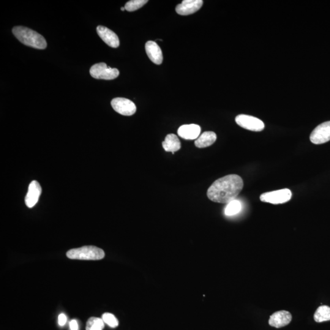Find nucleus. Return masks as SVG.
Here are the masks:
<instances>
[{
    "instance_id": "7",
    "label": "nucleus",
    "mask_w": 330,
    "mask_h": 330,
    "mask_svg": "<svg viewBox=\"0 0 330 330\" xmlns=\"http://www.w3.org/2000/svg\"><path fill=\"white\" fill-rule=\"evenodd\" d=\"M114 111L123 116H132L136 111V106L134 103L125 98L117 97L111 102Z\"/></svg>"
},
{
    "instance_id": "5",
    "label": "nucleus",
    "mask_w": 330,
    "mask_h": 330,
    "mask_svg": "<svg viewBox=\"0 0 330 330\" xmlns=\"http://www.w3.org/2000/svg\"><path fill=\"white\" fill-rule=\"evenodd\" d=\"M292 192L290 190L286 189L274 192L264 193L260 196V200L264 203L272 204H280L287 203L291 200Z\"/></svg>"
},
{
    "instance_id": "20",
    "label": "nucleus",
    "mask_w": 330,
    "mask_h": 330,
    "mask_svg": "<svg viewBox=\"0 0 330 330\" xmlns=\"http://www.w3.org/2000/svg\"><path fill=\"white\" fill-rule=\"evenodd\" d=\"M148 2V0H131L125 4L124 7L127 11L133 12L140 9Z\"/></svg>"
},
{
    "instance_id": "4",
    "label": "nucleus",
    "mask_w": 330,
    "mask_h": 330,
    "mask_svg": "<svg viewBox=\"0 0 330 330\" xmlns=\"http://www.w3.org/2000/svg\"><path fill=\"white\" fill-rule=\"evenodd\" d=\"M90 74L95 79L111 80L118 77L119 71L116 68L107 66L104 62L95 64L90 69Z\"/></svg>"
},
{
    "instance_id": "23",
    "label": "nucleus",
    "mask_w": 330,
    "mask_h": 330,
    "mask_svg": "<svg viewBox=\"0 0 330 330\" xmlns=\"http://www.w3.org/2000/svg\"><path fill=\"white\" fill-rule=\"evenodd\" d=\"M70 328L71 330H78V326L77 321L72 320L70 321Z\"/></svg>"
},
{
    "instance_id": "24",
    "label": "nucleus",
    "mask_w": 330,
    "mask_h": 330,
    "mask_svg": "<svg viewBox=\"0 0 330 330\" xmlns=\"http://www.w3.org/2000/svg\"><path fill=\"white\" fill-rule=\"evenodd\" d=\"M121 10H122V11H124V10H125V7H122L121 8Z\"/></svg>"
},
{
    "instance_id": "11",
    "label": "nucleus",
    "mask_w": 330,
    "mask_h": 330,
    "mask_svg": "<svg viewBox=\"0 0 330 330\" xmlns=\"http://www.w3.org/2000/svg\"><path fill=\"white\" fill-rule=\"evenodd\" d=\"M42 193V188L36 181L31 182L25 197V204L29 208H32L37 204Z\"/></svg>"
},
{
    "instance_id": "13",
    "label": "nucleus",
    "mask_w": 330,
    "mask_h": 330,
    "mask_svg": "<svg viewBox=\"0 0 330 330\" xmlns=\"http://www.w3.org/2000/svg\"><path fill=\"white\" fill-rule=\"evenodd\" d=\"M201 127L196 124L183 125L179 128L177 133L180 137L185 140H196L200 135Z\"/></svg>"
},
{
    "instance_id": "19",
    "label": "nucleus",
    "mask_w": 330,
    "mask_h": 330,
    "mask_svg": "<svg viewBox=\"0 0 330 330\" xmlns=\"http://www.w3.org/2000/svg\"><path fill=\"white\" fill-rule=\"evenodd\" d=\"M241 203L239 201L234 200L230 202L226 207L225 214L227 216H233V215L238 214L241 211Z\"/></svg>"
},
{
    "instance_id": "8",
    "label": "nucleus",
    "mask_w": 330,
    "mask_h": 330,
    "mask_svg": "<svg viewBox=\"0 0 330 330\" xmlns=\"http://www.w3.org/2000/svg\"><path fill=\"white\" fill-rule=\"evenodd\" d=\"M310 140L315 144H324L330 141V121L319 125L311 134Z\"/></svg>"
},
{
    "instance_id": "21",
    "label": "nucleus",
    "mask_w": 330,
    "mask_h": 330,
    "mask_svg": "<svg viewBox=\"0 0 330 330\" xmlns=\"http://www.w3.org/2000/svg\"><path fill=\"white\" fill-rule=\"evenodd\" d=\"M102 320L104 322V323L107 324L111 328H115L119 325L118 319L111 313H106L103 314L102 315Z\"/></svg>"
},
{
    "instance_id": "17",
    "label": "nucleus",
    "mask_w": 330,
    "mask_h": 330,
    "mask_svg": "<svg viewBox=\"0 0 330 330\" xmlns=\"http://www.w3.org/2000/svg\"><path fill=\"white\" fill-rule=\"evenodd\" d=\"M314 319L318 323L330 321V308L326 305L319 307L314 315Z\"/></svg>"
},
{
    "instance_id": "9",
    "label": "nucleus",
    "mask_w": 330,
    "mask_h": 330,
    "mask_svg": "<svg viewBox=\"0 0 330 330\" xmlns=\"http://www.w3.org/2000/svg\"><path fill=\"white\" fill-rule=\"evenodd\" d=\"M203 4V0H184L182 3L177 5L176 11L181 15L192 14L200 10Z\"/></svg>"
},
{
    "instance_id": "2",
    "label": "nucleus",
    "mask_w": 330,
    "mask_h": 330,
    "mask_svg": "<svg viewBox=\"0 0 330 330\" xmlns=\"http://www.w3.org/2000/svg\"><path fill=\"white\" fill-rule=\"evenodd\" d=\"M13 35L24 45L37 49H45L47 43L45 38L36 31L24 26H15L12 29Z\"/></svg>"
},
{
    "instance_id": "6",
    "label": "nucleus",
    "mask_w": 330,
    "mask_h": 330,
    "mask_svg": "<svg viewBox=\"0 0 330 330\" xmlns=\"http://www.w3.org/2000/svg\"><path fill=\"white\" fill-rule=\"evenodd\" d=\"M236 122L239 126L253 132H261L265 128L261 119L246 114H239L236 118Z\"/></svg>"
},
{
    "instance_id": "10",
    "label": "nucleus",
    "mask_w": 330,
    "mask_h": 330,
    "mask_svg": "<svg viewBox=\"0 0 330 330\" xmlns=\"http://www.w3.org/2000/svg\"><path fill=\"white\" fill-rule=\"evenodd\" d=\"M97 32L101 39L108 46L112 48H118L120 44L118 35L110 29L103 26H98Z\"/></svg>"
},
{
    "instance_id": "18",
    "label": "nucleus",
    "mask_w": 330,
    "mask_h": 330,
    "mask_svg": "<svg viewBox=\"0 0 330 330\" xmlns=\"http://www.w3.org/2000/svg\"><path fill=\"white\" fill-rule=\"evenodd\" d=\"M104 322L102 319L92 317L87 322L86 330H102L104 328Z\"/></svg>"
},
{
    "instance_id": "1",
    "label": "nucleus",
    "mask_w": 330,
    "mask_h": 330,
    "mask_svg": "<svg viewBox=\"0 0 330 330\" xmlns=\"http://www.w3.org/2000/svg\"><path fill=\"white\" fill-rule=\"evenodd\" d=\"M244 187V181L237 174H230L215 181L207 190V197L215 203L229 204L236 200Z\"/></svg>"
},
{
    "instance_id": "14",
    "label": "nucleus",
    "mask_w": 330,
    "mask_h": 330,
    "mask_svg": "<svg viewBox=\"0 0 330 330\" xmlns=\"http://www.w3.org/2000/svg\"><path fill=\"white\" fill-rule=\"evenodd\" d=\"M145 48L146 53L151 61L157 65L162 63L163 54L159 45L154 41L149 40L146 43Z\"/></svg>"
},
{
    "instance_id": "22",
    "label": "nucleus",
    "mask_w": 330,
    "mask_h": 330,
    "mask_svg": "<svg viewBox=\"0 0 330 330\" xmlns=\"http://www.w3.org/2000/svg\"><path fill=\"white\" fill-rule=\"evenodd\" d=\"M67 318L64 314H61L58 317V323L60 326H64L66 323Z\"/></svg>"
},
{
    "instance_id": "15",
    "label": "nucleus",
    "mask_w": 330,
    "mask_h": 330,
    "mask_svg": "<svg viewBox=\"0 0 330 330\" xmlns=\"http://www.w3.org/2000/svg\"><path fill=\"white\" fill-rule=\"evenodd\" d=\"M217 135L214 132H205L196 139L195 144L198 148H205L211 146L216 141Z\"/></svg>"
},
{
    "instance_id": "12",
    "label": "nucleus",
    "mask_w": 330,
    "mask_h": 330,
    "mask_svg": "<svg viewBox=\"0 0 330 330\" xmlns=\"http://www.w3.org/2000/svg\"><path fill=\"white\" fill-rule=\"evenodd\" d=\"M291 314L286 311H280L273 314L270 318V326L279 329L288 326L292 321Z\"/></svg>"
},
{
    "instance_id": "3",
    "label": "nucleus",
    "mask_w": 330,
    "mask_h": 330,
    "mask_svg": "<svg viewBox=\"0 0 330 330\" xmlns=\"http://www.w3.org/2000/svg\"><path fill=\"white\" fill-rule=\"evenodd\" d=\"M67 256L71 260L98 261L105 257V253L101 248L85 246L69 250L67 253Z\"/></svg>"
},
{
    "instance_id": "16",
    "label": "nucleus",
    "mask_w": 330,
    "mask_h": 330,
    "mask_svg": "<svg viewBox=\"0 0 330 330\" xmlns=\"http://www.w3.org/2000/svg\"><path fill=\"white\" fill-rule=\"evenodd\" d=\"M162 146L166 152H174L181 149V144L178 137L174 134H168L166 136L165 140L162 142Z\"/></svg>"
}]
</instances>
